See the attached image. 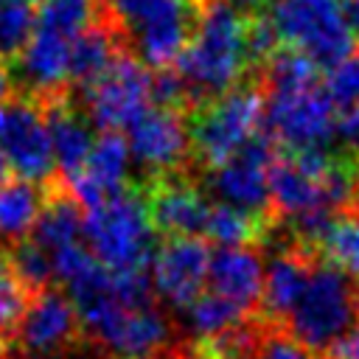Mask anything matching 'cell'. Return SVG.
Here are the masks:
<instances>
[{"instance_id": "obj_1", "label": "cell", "mask_w": 359, "mask_h": 359, "mask_svg": "<svg viewBox=\"0 0 359 359\" xmlns=\"http://www.w3.org/2000/svg\"><path fill=\"white\" fill-rule=\"evenodd\" d=\"M252 53V22L224 0H205L191 39L180 56L177 76L188 95L219 98L238 87Z\"/></svg>"}, {"instance_id": "obj_2", "label": "cell", "mask_w": 359, "mask_h": 359, "mask_svg": "<svg viewBox=\"0 0 359 359\" xmlns=\"http://www.w3.org/2000/svg\"><path fill=\"white\" fill-rule=\"evenodd\" d=\"M359 191L356 174L325 151L278 157L269 171V202L289 222L348 208Z\"/></svg>"}, {"instance_id": "obj_3", "label": "cell", "mask_w": 359, "mask_h": 359, "mask_svg": "<svg viewBox=\"0 0 359 359\" xmlns=\"http://www.w3.org/2000/svg\"><path fill=\"white\" fill-rule=\"evenodd\" d=\"M275 45L309 56L317 67H334L356 50V31L345 0H272L264 17Z\"/></svg>"}, {"instance_id": "obj_4", "label": "cell", "mask_w": 359, "mask_h": 359, "mask_svg": "<svg viewBox=\"0 0 359 359\" xmlns=\"http://www.w3.org/2000/svg\"><path fill=\"white\" fill-rule=\"evenodd\" d=\"M84 247L115 275L146 272L154 255V224L149 208L132 191L84 210Z\"/></svg>"}, {"instance_id": "obj_5", "label": "cell", "mask_w": 359, "mask_h": 359, "mask_svg": "<svg viewBox=\"0 0 359 359\" xmlns=\"http://www.w3.org/2000/svg\"><path fill=\"white\" fill-rule=\"evenodd\" d=\"M104 6L143 65L171 70L180 62L194 31L188 0H104Z\"/></svg>"}, {"instance_id": "obj_6", "label": "cell", "mask_w": 359, "mask_h": 359, "mask_svg": "<svg viewBox=\"0 0 359 359\" xmlns=\"http://www.w3.org/2000/svg\"><path fill=\"white\" fill-rule=\"evenodd\" d=\"M359 311V294L351 283V278L331 266H314L309 275V283L286 317L292 339L306 345L309 351H331V345L356 323Z\"/></svg>"}, {"instance_id": "obj_7", "label": "cell", "mask_w": 359, "mask_h": 359, "mask_svg": "<svg viewBox=\"0 0 359 359\" xmlns=\"http://www.w3.org/2000/svg\"><path fill=\"white\" fill-rule=\"evenodd\" d=\"M337 107L317 81L297 87H269L264 121L283 149L292 154L328 151L337 140Z\"/></svg>"}, {"instance_id": "obj_8", "label": "cell", "mask_w": 359, "mask_h": 359, "mask_svg": "<svg viewBox=\"0 0 359 359\" xmlns=\"http://www.w3.org/2000/svg\"><path fill=\"white\" fill-rule=\"evenodd\" d=\"M266 101L255 87H236L219 98H210L191 121V149L199 160L222 165L247 149L264 123Z\"/></svg>"}, {"instance_id": "obj_9", "label": "cell", "mask_w": 359, "mask_h": 359, "mask_svg": "<svg viewBox=\"0 0 359 359\" xmlns=\"http://www.w3.org/2000/svg\"><path fill=\"white\" fill-rule=\"evenodd\" d=\"M151 104V73L132 56H118L84 87L87 118L104 132L129 129Z\"/></svg>"}, {"instance_id": "obj_10", "label": "cell", "mask_w": 359, "mask_h": 359, "mask_svg": "<svg viewBox=\"0 0 359 359\" xmlns=\"http://www.w3.org/2000/svg\"><path fill=\"white\" fill-rule=\"evenodd\" d=\"M0 151L20 180L42 182L50 177L56 160L45 123V112L22 98L0 104Z\"/></svg>"}, {"instance_id": "obj_11", "label": "cell", "mask_w": 359, "mask_h": 359, "mask_svg": "<svg viewBox=\"0 0 359 359\" xmlns=\"http://www.w3.org/2000/svg\"><path fill=\"white\" fill-rule=\"evenodd\" d=\"M210 255L208 244L196 236L163 241L149 261L151 292L174 309H188L205 292Z\"/></svg>"}, {"instance_id": "obj_12", "label": "cell", "mask_w": 359, "mask_h": 359, "mask_svg": "<svg viewBox=\"0 0 359 359\" xmlns=\"http://www.w3.org/2000/svg\"><path fill=\"white\" fill-rule=\"evenodd\" d=\"M275 160L278 157L272 140L258 135L236 157L213 165V171L208 174V185L219 202L261 216L269 205V171Z\"/></svg>"}, {"instance_id": "obj_13", "label": "cell", "mask_w": 359, "mask_h": 359, "mask_svg": "<svg viewBox=\"0 0 359 359\" xmlns=\"http://www.w3.org/2000/svg\"><path fill=\"white\" fill-rule=\"evenodd\" d=\"M126 146L137 165L154 174H168L182 165L191 151V129L174 107L151 104L129 129Z\"/></svg>"}, {"instance_id": "obj_14", "label": "cell", "mask_w": 359, "mask_h": 359, "mask_svg": "<svg viewBox=\"0 0 359 359\" xmlns=\"http://www.w3.org/2000/svg\"><path fill=\"white\" fill-rule=\"evenodd\" d=\"M79 314L67 294L56 289H39L31 294L20 323H17V339L20 345L34 356H53L62 348H67L79 331Z\"/></svg>"}, {"instance_id": "obj_15", "label": "cell", "mask_w": 359, "mask_h": 359, "mask_svg": "<svg viewBox=\"0 0 359 359\" xmlns=\"http://www.w3.org/2000/svg\"><path fill=\"white\" fill-rule=\"evenodd\" d=\"M129 168H132V154L126 137H121L118 132H104L101 137H95L84 165L73 177H67L70 196L87 208L107 202L126 191Z\"/></svg>"}, {"instance_id": "obj_16", "label": "cell", "mask_w": 359, "mask_h": 359, "mask_svg": "<svg viewBox=\"0 0 359 359\" xmlns=\"http://www.w3.org/2000/svg\"><path fill=\"white\" fill-rule=\"evenodd\" d=\"M146 208L154 230L165 233L168 238H188L205 233L213 205L191 182L163 180L160 185H154Z\"/></svg>"}, {"instance_id": "obj_17", "label": "cell", "mask_w": 359, "mask_h": 359, "mask_svg": "<svg viewBox=\"0 0 359 359\" xmlns=\"http://www.w3.org/2000/svg\"><path fill=\"white\" fill-rule=\"evenodd\" d=\"M264 258L250 247H219L210 255L208 283L241 311H250L264 294Z\"/></svg>"}, {"instance_id": "obj_18", "label": "cell", "mask_w": 359, "mask_h": 359, "mask_svg": "<svg viewBox=\"0 0 359 359\" xmlns=\"http://www.w3.org/2000/svg\"><path fill=\"white\" fill-rule=\"evenodd\" d=\"M42 112H45V123L53 146V160L67 180L84 165L95 137L90 132V123L65 101H48Z\"/></svg>"}, {"instance_id": "obj_19", "label": "cell", "mask_w": 359, "mask_h": 359, "mask_svg": "<svg viewBox=\"0 0 359 359\" xmlns=\"http://www.w3.org/2000/svg\"><path fill=\"white\" fill-rule=\"evenodd\" d=\"M98 6L101 0H39L31 34L62 48H76L79 36L95 25Z\"/></svg>"}, {"instance_id": "obj_20", "label": "cell", "mask_w": 359, "mask_h": 359, "mask_svg": "<svg viewBox=\"0 0 359 359\" xmlns=\"http://www.w3.org/2000/svg\"><path fill=\"white\" fill-rule=\"evenodd\" d=\"M45 208V191L39 182L6 180L0 182V244H20L34 230Z\"/></svg>"}, {"instance_id": "obj_21", "label": "cell", "mask_w": 359, "mask_h": 359, "mask_svg": "<svg viewBox=\"0 0 359 359\" xmlns=\"http://www.w3.org/2000/svg\"><path fill=\"white\" fill-rule=\"evenodd\" d=\"M311 266L306 264L303 255L297 252H278L264 272V309L272 317H289L292 309L297 306L306 283H309Z\"/></svg>"}, {"instance_id": "obj_22", "label": "cell", "mask_w": 359, "mask_h": 359, "mask_svg": "<svg viewBox=\"0 0 359 359\" xmlns=\"http://www.w3.org/2000/svg\"><path fill=\"white\" fill-rule=\"evenodd\" d=\"M81 230H84V213H81L79 202L73 196L59 194L42 208V213H39L34 230H31L34 233L31 241L39 250H45L48 255H53L62 247L79 244L81 241Z\"/></svg>"}, {"instance_id": "obj_23", "label": "cell", "mask_w": 359, "mask_h": 359, "mask_svg": "<svg viewBox=\"0 0 359 359\" xmlns=\"http://www.w3.org/2000/svg\"><path fill=\"white\" fill-rule=\"evenodd\" d=\"M118 48H115V34L104 25H93L90 31H84L73 48V59H70V81L87 87L93 84L115 59H118Z\"/></svg>"}, {"instance_id": "obj_24", "label": "cell", "mask_w": 359, "mask_h": 359, "mask_svg": "<svg viewBox=\"0 0 359 359\" xmlns=\"http://www.w3.org/2000/svg\"><path fill=\"white\" fill-rule=\"evenodd\" d=\"M247 311H241L238 306H233L230 300H224L216 292H202L188 309H185V323L191 328L194 337L199 339H219L227 331L241 328Z\"/></svg>"}, {"instance_id": "obj_25", "label": "cell", "mask_w": 359, "mask_h": 359, "mask_svg": "<svg viewBox=\"0 0 359 359\" xmlns=\"http://www.w3.org/2000/svg\"><path fill=\"white\" fill-rule=\"evenodd\" d=\"M328 264L345 275H359V210L337 213L317 244Z\"/></svg>"}, {"instance_id": "obj_26", "label": "cell", "mask_w": 359, "mask_h": 359, "mask_svg": "<svg viewBox=\"0 0 359 359\" xmlns=\"http://www.w3.org/2000/svg\"><path fill=\"white\" fill-rule=\"evenodd\" d=\"M258 230L261 227H258L255 213H247V210H238L233 205L216 202L210 208L205 236L216 247H247V241H252L258 236Z\"/></svg>"}, {"instance_id": "obj_27", "label": "cell", "mask_w": 359, "mask_h": 359, "mask_svg": "<svg viewBox=\"0 0 359 359\" xmlns=\"http://www.w3.org/2000/svg\"><path fill=\"white\" fill-rule=\"evenodd\" d=\"M36 22V11L28 3L0 0V59L14 56L25 48Z\"/></svg>"}, {"instance_id": "obj_28", "label": "cell", "mask_w": 359, "mask_h": 359, "mask_svg": "<svg viewBox=\"0 0 359 359\" xmlns=\"http://www.w3.org/2000/svg\"><path fill=\"white\" fill-rule=\"evenodd\" d=\"M11 266L17 272V278L22 280V286L31 292V289H48L50 278H53V264H50V255L45 250H39L31 238L28 241H20L14 244V252H11Z\"/></svg>"}, {"instance_id": "obj_29", "label": "cell", "mask_w": 359, "mask_h": 359, "mask_svg": "<svg viewBox=\"0 0 359 359\" xmlns=\"http://www.w3.org/2000/svg\"><path fill=\"white\" fill-rule=\"evenodd\" d=\"M28 300H31V294L22 286V280L17 278L11 261H6L0 255V334L17 328Z\"/></svg>"}, {"instance_id": "obj_30", "label": "cell", "mask_w": 359, "mask_h": 359, "mask_svg": "<svg viewBox=\"0 0 359 359\" xmlns=\"http://www.w3.org/2000/svg\"><path fill=\"white\" fill-rule=\"evenodd\" d=\"M325 93L339 109H353L359 107V50L328 67L325 76Z\"/></svg>"}, {"instance_id": "obj_31", "label": "cell", "mask_w": 359, "mask_h": 359, "mask_svg": "<svg viewBox=\"0 0 359 359\" xmlns=\"http://www.w3.org/2000/svg\"><path fill=\"white\" fill-rule=\"evenodd\" d=\"M261 359H320L314 351H309L306 345H300L292 337H266L261 345Z\"/></svg>"}, {"instance_id": "obj_32", "label": "cell", "mask_w": 359, "mask_h": 359, "mask_svg": "<svg viewBox=\"0 0 359 359\" xmlns=\"http://www.w3.org/2000/svg\"><path fill=\"white\" fill-rule=\"evenodd\" d=\"M337 140L345 149H351V151L359 154V107L342 109L337 115Z\"/></svg>"}, {"instance_id": "obj_33", "label": "cell", "mask_w": 359, "mask_h": 359, "mask_svg": "<svg viewBox=\"0 0 359 359\" xmlns=\"http://www.w3.org/2000/svg\"><path fill=\"white\" fill-rule=\"evenodd\" d=\"M328 359H359V320L331 345Z\"/></svg>"}, {"instance_id": "obj_34", "label": "cell", "mask_w": 359, "mask_h": 359, "mask_svg": "<svg viewBox=\"0 0 359 359\" xmlns=\"http://www.w3.org/2000/svg\"><path fill=\"white\" fill-rule=\"evenodd\" d=\"M8 93H11V73H8L6 62L0 59V104L8 101Z\"/></svg>"}, {"instance_id": "obj_35", "label": "cell", "mask_w": 359, "mask_h": 359, "mask_svg": "<svg viewBox=\"0 0 359 359\" xmlns=\"http://www.w3.org/2000/svg\"><path fill=\"white\" fill-rule=\"evenodd\" d=\"M224 3H230L233 8H255V6H264V3H269V0H224Z\"/></svg>"}, {"instance_id": "obj_36", "label": "cell", "mask_w": 359, "mask_h": 359, "mask_svg": "<svg viewBox=\"0 0 359 359\" xmlns=\"http://www.w3.org/2000/svg\"><path fill=\"white\" fill-rule=\"evenodd\" d=\"M8 171H11V168H8V163H6V157H3V151H0V182L8 180Z\"/></svg>"}, {"instance_id": "obj_37", "label": "cell", "mask_w": 359, "mask_h": 359, "mask_svg": "<svg viewBox=\"0 0 359 359\" xmlns=\"http://www.w3.org/2000/svg\"><path fill=\"white\" fill-rule=\"evenodd\" d=\"M17 3H28V6H36L39 0H17Z\"/></svg>"}, {"instance_id": "obj_38", "label": "cell", "mask_w": 359, "mask_h": 359, "mask_svg": "<svg viewBox=\"0 0 359 359\" xmlns=\"http://www.w3.org/2000/svg\"><path fill=\"white\" fill-rule=\"evenodd\" d=\"M202 359H210V356H202Z\"/></svg>"}]
</instances>
